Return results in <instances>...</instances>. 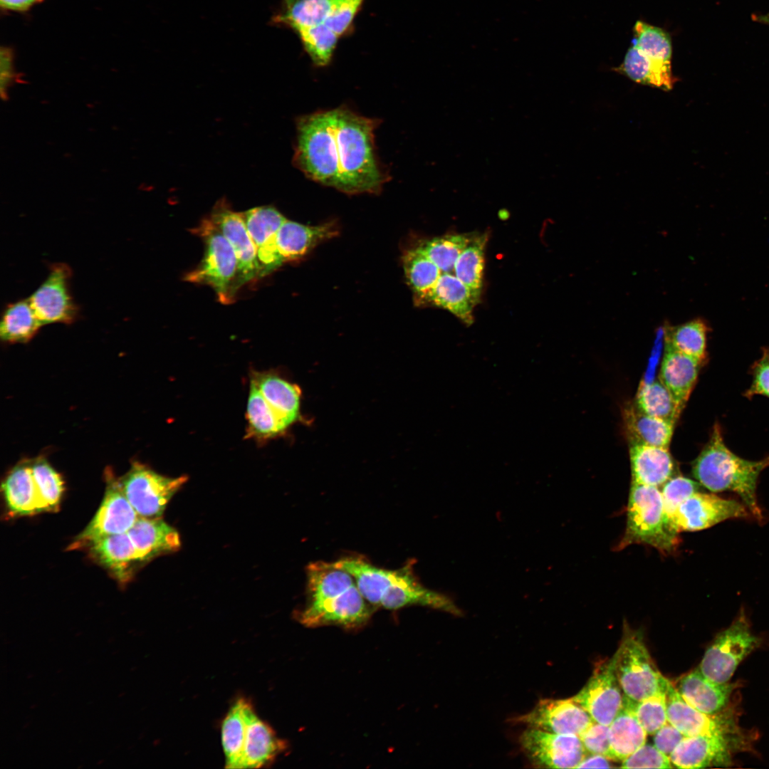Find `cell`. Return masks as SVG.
Returning a JSON list of instances; mask_svg holds the SVG:
<instances>
[{"label":"cell","mask_w":769,"mask_h":769,"mask_svg":"<svg viewBox=\"0 0 769 769\" xmlns=\"http://www.w3.org/2000/svg\"><path fill=\"white\" fill-rule=\"evenodd\" d=\"M380 122L344 106L300 116L294 164L308 178L343 193H379L389 177L375 151Z\"/></svg>","instance_id":"6da1fadb"},{"label":"cell","mask_w":769,"mask_h":769,"mask_svg":"<svg viewBox=\"0 0 769 769\" xmlns=\"http://www.w3.org/2000/svg\"><path fill=\"white\" fill-rule=\"evenodd\" d=\"M307 578L308 603L299 615L302 624L354 628L368 621L373 607L360 592L352 575L335 562L308 565Z\"/></svg>","instance_id":"7a4b0ae2"},{"label":"cell","mask_w":769,"mask_h":769,"mask_svg":"<svg viewBox=\"0 0 769 769\" xmlns=\"http://www.w3.org/2000/svg\"><path fill=\"white\" fill-rule=\"evenodd\" d=\"M352 575L367 602L373 607L396 610L422 605L459 614L446 596L431 590L417 579L412 564L396 570L376 566L361 556H347L335 562Z\"/></svg>","instance_id":"3957f363"},{"label":"cell","mask_w":769,"mask_h":769,"mask_svg":"<svg viewBox=\"0 0 769 769\" xmlns=\"http://www.w3.org/2000/svg\"><path fill=\"white\" fill-rule=\"evenodd\" d=\"M769 467V456L760 461L742 459L724 444L721 428L716 424L710 439L694 462L692 474L699 483L712 492L732 491L743 501L750 513L763 520L756 498L758 479Z\"/></svg>","instance_id":"277c9868"},{"label":"cell","mask_w":769,"mask_h":769,"mask_svg":"<svg viewBox=\"0 0 769 769\" xmlns=\"http://www.w3.org/2000/svg\"><path fill=\"white\" fill-rule=\"evenodd\" d=\"M678 533L666 514L659 487L632 483L626 529L617 550L637 543L650 545L662 554H671L679 545Z\"/></svg>","instance_id":"5b68a950"},{"label":"cell","mask_w":769,"mask_h":769,"mask_svg":"<svg viewBox=\"0 0 769 769\" xmlns=\"http://www.w3.org/2000/svg\"><path fill=\"white\" fill-rule=\"evenodd\" d=\"M204 241V253L199 265L184 277L188 282L209 286L219 300L229 304L237 292V259L230 243L217 226L204 218L194 229Z\"/></svg>","instance_id":"8992f818"},{"label":"cell","mask_w":769,"mask_h":769,"mask_svg":"<svg viewBox=\"0 0 769 769\" xmlns=\"http://www.w3.org/2000/svg\"><path fill=\"white\" fill-rule=\"evenodd\" d=\"M632 43L615 70L638 83L671 90L677 78L671 69V38L660 31L647 30L635 36Z\"/></svg>","instance_id":"52a82bcc"},{"label":"cell","mask_w":769,"mask_h":769,"mask_svg":"<svg viewBox=\"0 0 769 769\" xmlns=\"http://www.w3.org/2000/svg\"><path fill=\"white\" fill-rule=\"evenodd\" d=\"M623 695L639 701L666 690L669 680L654 664L640 632L624 626L621 644L612 656Z\"/></svg>","instance_id":"ba28073f"},{"label":"cell","mask_w":769,"mask_h":769,"mask_svg":"<svg viewBox=\"0 0 769 769\" xmlns=\"http://www.w3.org/2000/svg\"><path fill=\"white\" fill-rule=\"evenodd\" d=\"M760 643L742 612L707 648L699 669L714 683H728L740 663Z\"/></svg>","instance_id":"9c48e42d"},{"label":"cell","mask_w":769,"mask_h":769,"mask_svg":"<svg viewBox=\"0 0 769 769\" xmlns=\"http://www.w3.org/2000/svg\"><path fill=\"white\" fill-rule=\"evenodd\" d=\"M122 491L139 517L157 518L173 495L187 481L186 476H162L139 462L119 478Z\"/></svg>","instance_id":"30bf717a"},{"label":"cell","mask_w":769,"mask_h":769,"mask_svg":"<svg viewBox=\"0 0 769 769\" xmlns=\"http://www.w3.org/2000/svg\"><path fill=\"white\" fill-rule=\"evenodd\" d=\"M107 474V487L97 513L70 548L87 547L102 538L127 533L139 518L126 498L119 479Z\"/></svg>","instance_id":"8fae6325"},{"label":"cell","mask_w":769,"mask_h":769,"mask_svg":"<svg viewBox=\"0 0 769 769\" xmlns=\"http://www.w3.org/2000/svg\"><path fill=\"white\" fill-rule=\"evenodd\" d=\"M520 746L535 766L548 768H577L585 757L578 736L557 734L528 728L520 737Z\"/></svg>","instance_id":"7c38bea8"},{"label":"cell","mask_w":769,"mask_h":769,"mask_svg":"<svg viewBox=\"0 0 769 769\" xmlns=\"http://www.w3.org/2000/svg\"><path fill=\"white\" fill-rule=\"evenodd\" d=\"M72 271L63 263L51 265L46 280L28 298L41 325L70 324L78 315V308L70 291Z\"/></svg>","instance_id":"4fadbf2b"},{"label":"cell","mask_w":769,"mask_h":769,"mask_svg":"<svg viewBox=\"0 0 769 769\" xmlns=\"http://www.w3.org/2000/svg\"><path fill=\"white\" fill-rule=\"evenodd\" d=\"M209 218L235 252L238 263L237 291L244 284L263 277L257 249L248 231L244 212L233 211L223 199L214 206Z\"/></svg>","instance_id":"5bb4252c"},{"label":"cell","mask_w":769,"mask_h":769,"mask_svg":"<svg viewBox=\"0 0 769 769\" xmlns=\"http://www.w3.org/2000/svg\"><path fill=\"white\" fill-rule=\"evenodd\" d=\"M749 513L744 503L697 491L679 506L672 525L678 533L697 531L728 519L748 518Z\"/></svg>","instance_id":"9a60e30c"},{"label":"cell","mask_w":769,"mask_h":769,"mask_svg":"<svg viewBox=\"0 0 769 769\" xmlns=\"http://www.w3.org/2000/svg\"><path fill=\"white\" fill-rule=\"evenodd\" d=\"M622 692L611 658L596 667L586 684L572 699L594 721L610 726L622 707Z\"/></svg>","instance_id":"2e32d148"},{"label":"cell","mask_w":769,"mask_h":769,"mask_svg":"<svg viewBox=\"0 0 769 769\" xmlns=\"http://www.w3.org/2000/svg\"><path fill=\"white\" fill-rule=\"evenodd\" d=\"M528 728L557 734L580 736L594 721L572 698L541 699L529 712L515 718Z\"/></svg>","instance_id":"e0dca14e"},{"label":"cell","mask_w":769,"mask_h":769,"mask_svg":"<svg viewBox=\"0 0 769 769\" xmlns=\"http://www.w3.org/2000/svg\"><path fill=\"white\" fill-rule=\"evenodd\" d=\"M246 227L256 245L257 256L266 276L284 263L277 243V232L286 217L275 207L261 206L244 212Z\"/></svg>","instance_id":"ac0fdd59"},{"label":"cell","mask_w":769,"mask_h":769,"mask_svg":"<svg viewBox=\"0 0 769 769\" xmlns=\"http://www.w3.org/2000/svg\"><path fill=\"white\" fill-rule=\"evenodd\" d=\"M246 736L240 769L268 766L286 749L285 742L261 719L251 702L244 700Z\"/></svg>","instance_id":"d6986e66"},{"label":"cell","mask_w":769,"mask_h":769,"mask_svg":"<svg viewBox=\"0 0 769 769\" xmlns=\"http://www.w3.org/2000/svg\"><path fill=\"white\" fill-rule=\"evenodd\" d=\"M666 695L668 723L684 736H728L731 732L730 724L723 718L704 713L689 704L669 681Z\"/></svg>","instance_id":"ffe728a7"},{"label":"cell","mask_w":769,"mask_h":769,"mask_svg":"<svg viewBox=\"0 0 769 769\" xmlns=\"http://www.w3.org/2000/svg\"><path fill=\"white\" fill-rule=\"evenodd\" d=\"M679 768H701L729 763L727 736H685L669 756Z\"/></svg>","instance_id":"44dd1931"},{"label":"cell","mask_w":769,"mask_h":769,"mask_svg":"<svg viewBox=\"0 0 769 769\" xmlns=\"http://www.w3.org/2000/svg\"><path fill=\"white\" fill-rule=\"evenodd\" d=\"M675 687L689 704L704 713L716 715L728 704L735 685L714 683L696 669L683 676Z\"/></svg>","instance_id":"7402d4cb"},{"label":"cell","mask_w":769,"mask_h":769,"mask_svg":"<svg viewBox=\"0 0 769 769\" xmlns=\"http://www.w3.org/2000/svg\"><path fill=\"white\" fill-rule=\"evenodd\" d=\"M478 297L454 274L441 273L433 288L419 303L444 308L464 323L472 324L473 310Z\"/></svg>","instance_id":"603a6c76"},{"label":"cell","mask_w":769,"mask_h":769,"mask_svg":"<svg viewBox=\"0 0 769 769\" xmlns=\"http://www.w3.org/2000/svg\"><path fill=\"white\" fill-rule=\"evenodd\" d=\"M127 533L141 562L163 553L175 552L181 546L178 532L159 517H139Z\"/></svg>","instance_id":"cb8c5ba5"},{"label":"cell","mask_w":769,"mask_h":769,"mask_svg":"<svg viewBox=\"0 0 769 769\" xmlns=\"http://www.w3.org/2000/svg\"><path fill=\"white\" fill-rule=\"evenodd\" d=\"M703 362L666 347L659 380L683 409L697 380Z\"/></svg>","instance_id":"d4e9b609"},{"label":"cell","mask_w":769,"mask_h":769,"mask_svg":"<svg viewBox=\"0 0 769 769\" xmlns=\"http://www.w3.org/2000/svg\"><path fill=\"white\" fill-rule=\"evenodd\" d=\"M632 483L659 487L674 476V462L668 448L631 445Z\"/></svg>","instance_id":"484cf974"},{"label":"cell","mask_w":769,"mask_h":769,"mask_svg":"<svg viewBox=\"0 0 769 769\" xmlns=\"http://www.w3.org/2000/svg\"><path fill=\"white\" fill-rule=\"evenodd\" d=\"M251 381L281 419L289 427L300 417V388L270 372H253Z\"/></svg>","instance_id":"4316f807"},{"label":"cell","mask_w":769,"mask_h":769,"mask_svg":"<svg viewBox=\"0 0 769 769\" xmlns=\"http://www.w3.org/2000/svg\"><path fill=\"white\" fill-rule=\"evenodd\" d=\"M87 547L92 557L121 581L127 580L133 565L141 562L127 532L102 538Z\"/></svg>","instance_id":"83f0119b"},{"label":"cell","mask_w":769,"mask_h":769,"mask_svg":"<svg viewBox=\"0 0 769 769\" xmlns=\"http://www.w3.org/2000/svg\"><path fill=\"white\" fill-rule=\"evenodd\" d=\"M2 491L13 515L30 516L43 512L28 461H23L11 470L2 483Z\"/></svg>","instance_id":"f1b7e54d"},{"label":"cell","mask_w":769,"mask_h":769,"mask_svg":"<svg viewBox=\"0 0 769 769\" xmlns=\"http://www.w3.org/2000/svg\"><path fill=\"white\" fill-rule=\"evenodd\" d=\"M623 422L631 445L668 448L674 424L639 411L634 405L624 409Z\"/></svg>","instance_id":"f546056e"},{"label":"cell","mask_w":769,"mask_h":769,"mask_svg":"<svg viewBox=\"0 0 769 769\" xmlns=\"http://www.w3.org/2000/svg\"><path fill=\"white\" fill-rule=\"evenodd\" d=\"M647 733L625 697L622 707L609 726V741L614 761H622L646 743Z\"/></svg>","instance_id":"4dcf8cb0"},{"label":"cell","mask_w":769,"mask_h":769,"mask_svg":"<svg viewBox=\"0 0 769 769\" xmlns=\"http://www.w3.org/2000/svg\"><path fill=\"white\" fill-rule=\"evenodd\" d=\"M246 416V437L266 440L280 435L288 427L251 381Z\"/></svg>","instance_id":"1f68e13d"},{"label":"cell","mask_w":769,"mask_h":769,"mask_svg":"<svg viewBox=\"0 0 769 769\" xmlns=\"http://www.w3.org/2000/svg\"><path fill=\"white\" fill-rule=\"evenodd\" d=\"M42 326L28 299L9 303L0 323V336L7 342H26Z\"/></svg>","instance_id":"d6a6232c"},{"label":"cell","mask_w":769,"mask_h":769,"mask_svg":"<svg viewBox=\"0 0 769 769\" xmlns=\"http://www.w3.org/2000/svg\"><path fill=\"white\" fill-rule=\"evenodd\" d=\"M244 700V698L238 699L222 721L221 743L227 768L240 769L246 736Z\"/></svg>","instance_id":"836d02e7"},{"label":"cell","mask_w":769,"mask_h":769,"mask_svg":"<svg viewBox=\"0 0 769 769\" xmlns=\"http://www.w3.org/2000/svg\"><path fill=\"white\" fill-rule=\"evenodd\" d=\"M634 407L641 412L674 424L682 409L669 391L659 380L642 384L636 394Z\"/></svg>","instance_id":"e575fe53"},{"label":"cell","mask_w":769,"mask_h":769,"mask_svg":"<svg viewBox=\"0 0 769 769\" xmlns=\"http://www.w3.org/2000/svg\"><path fill=\"white\" fill-rule=\"evenodd\" d=\"M486 234L473 235L454 265V275L478 297L483 287Z\"/></svg>","instance_id":"d590c367"},{"label":"cell","mask_w":769,"mask_h":769,"mask_svg":"<svg viewBox=\"0 0 769 769\" xmlns=\"http://www.w3.org/2000/svg\"><path fill=\"white\" fill-rule=\"evenodd\" d=\"M403 263L416 302L420 303L435 285L441 272L417 246L405 253Z\"/></svg>","instance_id":"8d00e7d4"},{"label":"cell","mask_w":769,"mask_h":769,"mask_svg":"<svg viewBox=\"0 0 769 769\" xmlns=\"http://www.w3.org/2000/svg\"><path fill=\"white\" fill-rule=\"evenodd\" d=\"M707 332V325L701 320L669 328L666 335V347L703 363L706 358Z\"/></svg>","instance_id":"74e56055"},{"label":"cell","mask_w":769,"mask_h":769,"mask_svg":"<svg viewBox=\"0 0 769 769\" xmlns=\"http://www.w3.org/2000/svg\"><path fill=\"white\" fill-rule=\"evenodd\" d=\"M343 0H297L287 4L278 21L293 29L323 23Z\"/></svg>","instance_id":"f35d334b"},{"label":"cell","mask_w":769,"mask_h":769,"mask_svg":"<svg viewBox=\"0 0 769 769\" xmlns=\"http://www.w3.org/2000/svg\"><path fill=\"white\" fill-rule=\"evenodd\" d=\"M473 235L447 234L424 241L417 246L441 273H454L455 263Z\"/></svg>","instance_id":"ab89813d"},{"label":"cell","mask_w":769,"mask_h":769,"mask_svg":"<svg viewBox=\"0 0 769 769\" xmlns=\"http://www.w3.org/2000/svg\"><path fill=\"white\" fill-rule=\"evenodd\" d=\"M31 470L43 512L57 511L64 491L61 475L42 457L31 463Z\"/></svg>","instance_id":"60d3db41"},{"label":"cell","mask_w":769,"mask_h":769,"mask_svg":"<svg viewBox=\"0 0 769 769\" xmlns=\"http://www.w3.org/2000/svg\"><path fill=\"white\" fill-rule=\"evenodd\" d=\"M295 30L313 63L317 66H327L331 60L339 36L325 23L298 27Z\"/></svg>","instance_id":"b9f144b4"},{"label":"cell","mask_w":769,"mask_h":769,"mask_svg":"<svg viewBox=\"0 0 769 769\" xmlns=\"http://www.w3.org/2000/svg\"><path fill=\"white\" fill-rule=\"evenodd\" d=\"M666 692V689L660 691L639 701L624 696L647 734L653 735L668 723Z\"/></svg>","instance_id":"7bdbcfd3"},{"label":"cell","mask_w":769,"mask_h":769,"mask_svg":"<svg viewBox=\"0 0 769 769\" xmlns=\"http://www.w3.org/2000/svg\"><path fill=\"white\" fill-rule=\"evenodd\" d=\"M661 486L664 508L672 525L673 518L679 506L692 494L699 491V486L697 482L679 475L673 476Z\"/></svg>","instance_id":"ee69618b"},{"label":"cell","mask_w":769,"mask_h":769,"mask_svg":"<svg viewBox=\"0 0 769 769\" xmlns=\"http://www.w3.org/2000/svg\"><path fill=\"white\" fill-rule=\"evenodd\" d=\"M622 768H671L668 755L654 745L644 744L634 753L622 761Z\"/></svg>","instance_id":"f6af8a7d"},{"label":"cell","mask_w":769,"mask_h":769,"mask_svg":"<svg viewBox=\"0 0 769 769\" xmlns=\"http://www.w3.org/2000/svg\"><path fill=\"white\" fill-rule=\"evenodd\" d=\"M585 750L591 754H600L613 760L609 741V726L593 721L579 736Z\"/></svg>","instance_id":"bcb514c9"},{"label":"cell","mask_w":769,"mask_h":769,"mask_svg":"<svg viewBox=\"0 0 769 769\" xmlns=\"http://www.w3.org/2000/svg\"><path fill=\"white\" fill-rule=\"evenodd\" d=\"M364 0H343L335 11L323 23L337 35L342 34L352 23Z\"/></svg>","instance_id":"7dc6e473"},{"label":"cell","mask_w":769,"mask_h":769,"mask_svg":"<svg viewBox=\"0 0 769 769\" xmlns=\"http://www.w3.org/2000/svg\"><path fill=\"white\" fill-rule=\"evenodd\" d=\"M753 381L746 395L751 397L755 394H762L769 397V360L763 354L752 369Z\"/></svg>","instance_id":"c3c4849f"},{"label":"cell","mask_w":769,"mask_h":769,"mask_svg":"<svg viewBox=\"0 0 769 769\" xmlns=\"http://www.w3.org/2000/svg\"><path fill=\"white\" fill-rule=\"evenodd\" d=\"M654 735V745L669 757L685 737L674 726L667 723Z\"/></svg>","instance_id":"681fc988"},{"label":"cell","mask_w":769,"mask_h":769,"mask_svg":"<svg viewBox=\"0 0 769 769\" xmlns=\"http://www.w3.org/2000/svg\"><path fill=\"white\" fill-rule=\"evenodd\" d=\"M0 91L2 100H6L9 88L16 75L13 65L11 51L7 48L1 50Z\"/></svg>","instance_id":"f907efd6"},{"label":"cell","mask_w":769,"mask_h":769,"mask_svg":"<svg viewBox=\"0 0 769 769\" xmlns=\"http://www.w3.org/2000/svg\"><path fill=\"white\" fill-rule=\"evenodd\" d=\"M611 767L610 759L600 754L586 756L577 765V768H609Z\"/></svg>","instance_id":"816d5d0a"},{"label":"cell","mask_w":769,"mask_h":769,"mask_svg":"<svg viewBox=\"0 0 769 769\" xmlns=\"http://www.w3.org/2000/svg\"><path fill=\"white\" fill-rule=\"evenodd\" d=\"M43 0H0L1 8L14 11H25Z\"/></svg>","instance_id":"f5cc1de1"},{"label":"cell","mask_w":769,"mask_h":769,"mask_svg":"<svg viewBox=\"0 0 769 769\" xmlns=\"http://www.w3.org/2000/svg\"><path fill=\"white\" fill-rule=\"evenodd\" d=\"M752 19L755 21L769 25V12L765 14H753Z\"/></svg>","instance_id":"db71d44e"},{"label":"cell","mask_w":769,"mask_h":769,"mask_svg":"<svg viewBox=\"0 0 769 769\" xmlns=\"http://www.w3.org/2000/svg\"><path fill=\"white\" fill-rule=\"evenodd\" d=\"M763 354H764V355H765V356L767 357V358H768V360H769V350H765V352H763Z\"/></svg>","instance_id":"11a10c76"},{"label":"cell","mask_w":769,"mask_h":769,"mask_svg":"<svg viewBox=\"0 0 769 769\" xmlns=\"http://www.w3.org/2000/svg\"><path fill=\"white\" fill-rule=\"evenodd\" d=\"M295 1H297V0H286V2H287V4H288V3H291V2Z\"/></svg>","instance_id":"9f6ffc18"}]
</instances>
